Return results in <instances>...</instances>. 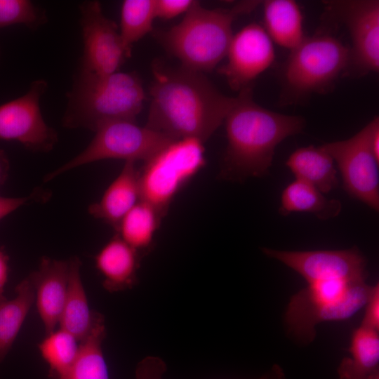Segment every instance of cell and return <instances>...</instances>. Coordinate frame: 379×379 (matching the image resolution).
<instances>
[{"label": "cell", "mask_w": 379, "mask_h": 379, "mask_svg": "<svg viewBox=\"0 0 379 379\" xmlns=\"http://www.w3.org/2000/svg\"><path fill=\"white\" fill-rule=\"evenodd\" d=\"M146 126L172 140L204 142L225 121L235 102L220 93L204 73L155 62Z\"/></svg>", "instance_id": "obj_1"}, {"label": "cell", "mask_w": 379, "mask_h": 379, "mask_svg": "<svg viewBox=\"0 0 379 379\" xmlns=\"http://www.w3.org/2000/svg\"><path fill=\"white\" fill-rule=\"evenodd\" d=\"M224 121L227 145L220 175L233 180L265 175L276 147L305 126L301 117L277 113L257 104L251 86L239 91Z\"/></svg>", "instance_id": "obj_2"}, {"label": "cell", "mask_w": 379, "mask_h": 379, "mask_svg": "<svg viewBox=\"0 0 379 379\" xmlns=\"http://www.w3.org/2000/svg\"><path fill=\"white\" fill-rule=\"evenodd\" d=\"M259 1H242L227 8L208 9L194 1L183 19L154 36L182 66L199 72L213 69L227 55L233 36L232 25L253 11Z\"/></svg>", "instance_id": "obj_3"}, {"label": "cell", "mask_w": 379, "mask_h": 379, "mask_svg": "<svg viewBox=\"0 0 379 379\" xmlns=\"http://www.w3.org/2000/svg\"><path fill=\"white\" fill-rule=\"evenodd\" d=\"M145 98L139 77L133 72L98 74L81 69L68 93L65 127L95 131L114 121H135Z\"/></svg>", "instance_id": "obj_4"}, {"label": "cell", "mask_w": 379, "mask_h": 379, "mask_svg": "<svg viewBox=\"0 0 379 379\" xmlns=\"http://www.w3.org/2000/svg\"><path fill=\"white\" fill-rule=\"evenodd\" d=\"M307 283L291 298L284 319L288 335L303 345L314 340L319 323L353 317L364 307L371 288L364 279L330 278Z\"/></svg>", "instance_id": "obj_5"}, {"label": "cell", "mask_w": 379, "mask_h": 379, "mask_svg": "<svg viewBox=\"0 0 379 379\" xmlns=\"http://www.w3.org/2000/svg\"><path fill=\"white\" fill-rule=\"evenodd\" d=\"M350 48L334 36L319 33L291 51L283 74L282 100L296 102L326 91L348 69Z\"/></svg>", "instance_id": "obj_6"}, {"label": "cell", "mask_w": 379, "mask_h": 379, "mask_svg": "<svg viewBox=\"0 0 379 379\" xmlns=\"http://www.w3.org/2000/svg\"><path fill=\"white\" fill-rule=\"evenodd\" d=\"M204 142L175 140L145 162L139 171L140 200L164 218L178 193L206 165Z\"/></svg>", "instance_id": "obj_7"}, {"label": "cell", "mask_w": 379, "mask_h": 379, "mask_svg": "<svg viewBox=\"0 0 379 379\" xmlns=\"http://www.w3.org/2000/svg\"><path fill=\"white\" fill-rule=\"evenodd\" d=\"M88 145L78 155L45 177L48 181L69 170L107 159L126 161L149 160L173 141L169 137L135 121L119 120L101 126Z\"/></svg>", "instance_id": "obj_8"}, {"label": "cell", "mask_w": 379, "mask_h": 379, "mask_svg": "<svg viewBox=\"0 0 379 379\" xmlns=\"http://www.w3.org/2000/svg\"><path fill=\"white\" fill-rule=\"evenodd\" d=\"M378 123L375 117L352 137L321 145L337 163L347 193L376 211L379 209V157L373 149L372 135Z\"/></svg>", "instance_id": "obj_9"}, {"label": "cell", "mask_w": 379, "mask_h": 379, "mask_svg": "<svg viewBox=\"0 0 379 379\" xmlns=\"http://www.w3.org/2000/svg\"><path fill=\"white\" fill-rule=\"evenodd\" d=\"M324 4L328 13L349 32L352 48L348 68L358 75L378 72L379 1L341 0Z\"/></svg>", "instance_id": "obj_10"}, {"label": "cell", "mask_w": 379, "mask_h": 379, "mask_svg": "<svg viewBox=\"0 0 379 379\" xmlns=\"http://www.w3.org/2000/svg\"><path fill=\"white\" fill-rule=\"evenodd\" d=\"M80 12L84 42L81 69L98 74L119 71L131 48L122 41L118 26L104 15L97 1L82 3Z\"/></svg>", "instance_id": "obj_11"}, {"label": "cell", "mask_w": 379, "mask_h": 379, "mask_svg": "<svg viewBox=\"0 0 379 379\" xmlns=\"http://www.w3.org/2000/svg\"><path fill=\"white\" fill-rule=\"evenodd\" d=\"M47 86L43 79L34 81L25 94L0 105V139L18 141L35 152L53 148L57 133L44 121L39 104Z\"/></svg>", "instance_id": "obj_12"}, {"label": "cell", "mask_w": 379, "mask_h": 379, "mask_svg": "<svg viewBox=\"0 0 379 379\" xmlns=\"http://www.w3.org/2000/svg\"><path fill=\"white\" fill-rule=\"evenodd\" d=\"M226 56L227 62L219 72L231 88L240 91L271 66L275 52L264 27L251 23L233 35Z\"/></svg>", "instance_id": "obj_13"}, {"label": "cell", "mask_w": 379, "mask_h": 379, "mask_svg": "<svg viewBox=\"0 0 379 379\" xmlns=\"http://www.w3.org/2000/svg\"><path fill=\"white\" fill-rule=\"evenodd\" d=\"M262 252L301 275L307 282L330 278L366 280V260L357 247L345 250L279 251Z\"/></svg>", "instance_id": "obj_14"}, {"label": "cell", "mask_w": 379, "mask_h": 379, "mask_svg": "<svg viewBox=\"0 0 379 379\" xmlns=\"http://www.w3.org/2000/svg\"><path fill=\"white\" fill-rule=\"evenodd\" d=\"M69 260L43 258L37 270L29 274L36 305L46 335L59 324L66 299Z\"/></svg>", "instance_id": "obj_15"}, {"label": "cell", "mask_w": 379, "mask_h": 379, "mask_svg": "<svg viewBox=\"0 0 379 379\" xmlns=\"http://www.w3.org/2000/svg\"><path fill=\"white\" fill-rule=\"evenodd\" d=\"M140 200L139 171L135 162L127 161L98 202L88 207L94 218L117 228L122 218Z\"/></svg>", "instance_id": "obj_16"}, {"label": "cell", "mask_w": 379, "mask_h": 379, "mask_svg": "<svg viewBox=\"0 0 379 379\" xmlns=\"http://www.w3.org/2000/svg\"><path fill=\"white\" fill-rule=\"evenodd\" d=\"M140 255L117 234L96 255L95 266L109 292L132 288L137 283Z\"/></svg>", "instance_id": "obj_17"}, {"label": "cell", "mask_w": 379, "mask_h": 379, "mask_svg": "<svg viewBox=\"0 0 379 379\" xmlns=\"http://www.w3.org/2000/svg\"><path fill=\"white\" fill-rule=\"evenodd\" d=\"M264 29L278 45L293 50L305 38L303 17L293 0H266L262 2Z\"/></svg>", "instance_id": "obj_18"}, {"label": "cell", "mask_w": 379, "mask_h": 379, "mask_svg": "<svg viewBox=\"0 0 379 379\" xmlns=\"http://www.w3.org/2000/svg\"><path fill=\"white\" fill-rule=\"evenodd\" d=\"M286 165L295 176L323 194L337 187L338 179L332 157L319 147L308 146L295 149Z\"/></svg>", "instance_id": "obj_19"}, {"label": "cell", "mask_w": 379, "mask_h": 379, "mask_svg": "<svg viewBox=\"0 0 379 379\" xmlns=\"http://www.w3.org/2000/svg\"><path fill=\"white\" fill-rule=\"evenodd\" d=\"M81 261L69 259V272L66 299L59 321L60 328L72 334L79 342L89 333L95 312L90 310L80 274Z\"/></svg>", "instance_id": "obj_20"}, {"label": "cell", "mask_w": 379, "mask_h": 379, "mask_svg": "<svg viewBox=\"0 0 379 379\" xmlns=\"http://www.w3.org/2000/svg\"><path fill=\"white\" fill-rule=\"evenodd\" d=\"M106 336L104 316L95 312L93 326L79 342L77 355L60 379H110L102 343Z\"/></svg>", "instance_id": "obj_21"}, {"label": "cell", "mask_w": 379, "mask_h": 379, "mask_svg": "<svg viewBox=\"0 0 379 379\" xmlns=\"http://www.w3.org/2000/svg\"><path fill=\"white\" fill-rule=\"evenodd\" d=\"M350 357L338 367V379H369L379 371L378 331L362 326L354 330L349 347Z\"/></svg>", "instance_id": "obj_22"}, {"label": "cell", "mask_w": 379, "mask_h": 379, "mask_svg": "<svg viewBox=\"0 0 379 379\" xmlns=\"http://www.w3.org/2000/svg\"><path fill=\"white\" fill-rule=\"evenodd\" d=\"M340 211L341 204L338 200L327 199L317 188L297 179L282 191L279 209L284 216L303 212L314 214L320 219L334 218Z\"/></svg>", "instance_id": "obj_23"}, {"label": "cell", "mask_w": 379, "mask_h": 379, "mask_svg": "<svg viewBox=\"0 0 379 379\" xmlns=\"http://www.w3.org/2000/svg\"><path fill=\"white\" fill-rule=\"evenodd\" d=\"M163 217L149 204L140 200L122 218L117 234L138 253L150 250Z\"/></svg>", "instance_id": "obj_24"}, {"label": "cell", "mask_w": 379, "mask_h": 379, "mask_svg": "<svg viewBox=\"0 0 379 379\" xmlns=\"http://www.w3.org/2000/svg\"><path fill=\"white\" fill-rule=\"evenodd\" d=\"M15 293L14 298L0 303V363L11 348L35 300L29 277L16 286Z\"/></svg>", "instance_id": "obj_25"}, {"label": "cell", "mask_w": 379, "mask_h": 379, "mask_svg": "<svg viewBox=\"0 0 379 379\" xmlns=\"http://www.w3.org/2000/svg\"><path fill=\"white\" fill-rule=\"evenodd\" d=\"M154 0H125L121 8L119 33L124 44H132L152 31Z\"/></svg>", "instance_id": "obj_26"}, {"label": "cell", "mask_w": 379, "mask_h": 379, "mask_svg": "<svg viewBox=\"0 0 379 379\" xmlns=\"http://www.w3.org/2000/svg\"><path fill=\"white\" fill-rule=\"evenodd\" d=\"M79 345V342L72 334L60 328L47 334L39 349L52 374L60 379L74 362Z\"/></svg>", "instance_id": "obj_27"}, {"label": "cell", "mask_w": 379, "mask_h": 379, "mask_svg": "<svg viewBox=\"0 0 379 379\" xmlns=\"http://www.w3.org/2000/svg\"><path fill=\"white\" fill-rule=\"evenodd\" d=\"M46 21L42 11L28 0H0V29L24 25L36 28Z\"/></svg>", "instance_id": "obj_28"}, {"label": "cell", "mask_w": 379, "mask_h": 379, "mask_svg": "<svg viewBox=\"0 0 379 379\" xmlns=\"http://www.w3.org/2000/svg\"><path fill=\"white\" fill-rule=\"evenodd\" d=\"M365 307V313L360 326L379 331V284L371 286Z\"/></svg>", "instance_id": "obj_29"}, {"label": "cell", "mask_w": 379, "mask_h": 379, "mask_svg": "<svg viewBox=\"0 0 379 379\" xmlns=\"http://www.w3.org/2000/svg\"><path fill=\"white\" fill-rule=\"evenodd\" d=\"M194 2L192 0H154L156 18L171 19L185 13Z\"/></svg>", "instance_id": "obj_30"}, {"label": "cell", "mask_w": 379, "mask_h": 379, "mask_svg": "<svg viewBox=\"0 0 379 379\" xmlns=\"http://www.w3.org/2000/svg\"><path fill=\"white\" fill-rule=\"evenodd\" d=\"M166 371V363L157 357H147L139 362L135 370L136 379H162Z\"/></svg>", "instance_id": "obj_31"}, {"label": "cell", "mask_w": 379, "mask_h": 379, "mask_svg": "<svg viewBox=\"0 0 379 379\" xmlns=\"http://www.w3.org/2000/svg\"><path fill=\"white\" fill-rule=\"evenodd\" d=\"M39 194H32L24 197H5L0 196V220L13 212L24 204L36 200L34 197Z\"/></svg>", "instance_id": "obj_32"}, {"label": "cell", "mask_w": 379, "mask_h": 379, "mask_svg": "<svg viewBox=\"0 0 379 379\" xmlns=\"http://www.w3.org/2000/svg\"><path fill=\"white\" fill-rule=\"evenodd\" d=\"M8 257L0 250V303L6 300L4 287L8 279Z\"/></svg>", "instance_id": "obj_33"}, {"label": "cell", "mask_w": 379, "mask_h": 379, "mask_svg": "<svg viewBox=\"0 0 379 379\" xmlns=\"http://www.w3.org/2000/svg\"><path fill=\"white\" fill-rule=\"evenodd\" d=\"M258 379H286V375L282 368L276 364Z\"/></svg>", "instance_id": "obj_34"}, {"label": "cell", "mask_w": 379, "mask_h": 379, "mask_svg": "<svg viewBox=\"0 0 379 379\" xmlns=\"http://www.w3.org/2000/svg\"><path fill=\"white\" fill-rule=\"evenodd\" d=\"M8 166V161L4 154L2 151H0V184L2 183L6 177Z\"/></svg>", "instance_id": "obj_35"}, {"label": "cell", "mask_w": 379, "mask_h": 379, "mask_svg": "<svg viewBox=\"0 0 379 379\" xmlns=\"http://www.w3.org/2000/svg\"><path fill=\"white\" fill-rule=\"evenodd\" d=\"M369 379H379V371L374 373Z\"/></svg>", "instance_id": "obj_36"}]
</instances>
